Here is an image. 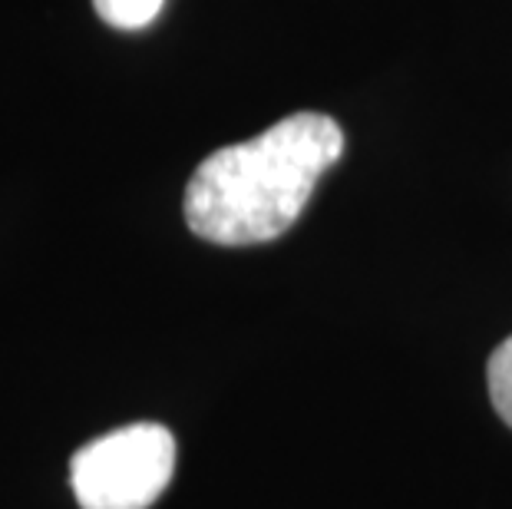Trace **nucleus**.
Instances as JSON below:
<instances>
[{
	"instance_id": "nucleus-4",
	"label": "nucleus",
	"mask_w": 512,
	"mask_h": 509,
	"mask_svg": "<svg viewBox=\"0 0 512 509\" xmlns=\"http://www.w3.org/2000/svg\"><path fill=\"white\" fill-rule=\"evenodd\" d=\"M489 394L496 414L512 427V338H506L489 357Z\"/></svg>"
},
{
	"instance_id": "nucleus-2",
	"label": "nucleus",
	"mask_w": 512,
	"mask_h": 509,
	"mask_svg": "<svg viewBox=\"0 0 512 509\" xmlns=\"http://www.w3.org/2000/svg\"><path fill=\"white\" fill-rule=\"evenodd\" d=\"M176 470V437L162 424H129L73 453L70 486L83 509H149Z\"/></svg>"
},
{
	"instance_id": "nucleus-3",
	"label": "nucleus",
	"mask_w": 512,
	"mask_h": 509,
	"mask_svg": "<svg viewBox=\"0 0 512 509\" xmlns=\"http://www.w3.org/2000/svg\"><path fill=\"white\" fill-rule=\"evenodd\" d=\"M166 0H93L96 14L116 30H143L159 17Z\"/></svg>"
},
{
	"instance_id": "nucleus-1",
	"label": "nucleus",
	"mask_w": 512,
	"mask_h": 509,
	"mask_svg": "<svg viewBox=\"0 0 512 509\" xmlns=\"http://www.w3.org/2000/svg\"><path fill=\"white\" fill-rule=\"evenodd\" d=\"M344 153V133L324 113H294L248 143L225 146L192 172L185 222L215 245H261L285 235L318 179Z\"/></svg>"
}]
</instances>
